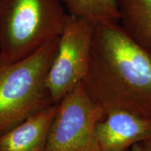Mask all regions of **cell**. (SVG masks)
I'll return each instance as SVG.
<instances>
[{
    "instance_id": "1",
    "label": "cell",
    "mask_w": 151,
    "mask_h": 151,
    "mask_svg": "<svg viewBox=\"0 0 151 151\" xmlns=\"http://www.w3.org/2000/svg\"><path fill=\"white\" fill-rule=\"evenodd\" d=\"M83 83L104 114L123 111L151 121V50L132 39L118 22L94 25Z\"/></svg>"
},
{
    "instance_id": "2",
    "label": "cell",
    "mask_w": 151,
    "mask_h": 151,
    "mask_svg": "<svg viewBox=\"0 0 151 151\" xmlns=\"http://www.w3.org/2000/svg\"><path fill=\"white\" fill-rule=\"evenodd\" d=\"M59 37L27 58L8 62L0 58V135L32 115L54 104L46 79Z\"/></svg>"
},
{
    "instance_id": "3",
    "label": "cell",
    "mask_w": 151,
    "mask_h": 151,
    "mask_svg": "<svg viewBox=\"0 0 151 151\" xmlns=\"http://www.w3.org/2000/svg\"><path fill=\"white\" fill-rule=\"evenodd\" d=\"M65 8L62 0H0V58L20 61L59 37Z\"/></svg>"
},
{
    "instance_id": "4",
    "label": "cell",
    "mask_w": 151,
    "mask_h": 151,
    "mask_svg": "<svg viewBox=\"0 0 151 151\" xmlns=\"http://www.w3.org/2000/svg\"><path fill=\"white\" fill-rule=\"evenodd\" d=\"M46 151H99L96 127L105 114L94 104L83 82L58 103Z\"/></svg>"
},
{
    "instance_id": "5",
    "label": "cell",
    "mask_w": 151,
    "mask_h": 151,
    "mask_svg": "<svg viewBox=\"0 0 151 151\" xmlns=\"http://www.w3.org/2000/svg\"><path fill=\"white\" fill-rule=\"evenodd\" d=\"M94 24L69 14L46 79V88L54 104L83 82L88 71Z\"/></svg>"
},
{
    "instance_id": "6",
    "label": "cell",
    "mask_w": 151,
    "mask_h": 151,
    "mask_svg": "<svg viewBox=\"0 0 151 151\" xmlns=\"http://www.w3.org/2000/svg\"><path fill=\"white\" fill-rule=\"evenodd\" d=\"M96 139L99 151H126L151 141V121L126 111H109L97 124Z\"/></svg>"
},
{
    "instance_id": "7",
    "label": "cell",
    "mask_w": 151,
    "mask_h": 151,
    "mask_svg": "<svg viewBox=\"0 0 151 151\" xmlns=\"http://www.w3.org/2000/svg\"><path fill=\"white\" fill-rule=\"evenodd\" d=\"M58 106H49L0 135V151H46Z\"/></svg>"
},
{
    "instance_id": "8",
    "label": "cell",
    "mask_w": 151,
    "mask_h": 151,
    "mask_svg": "<svg viewBox=\"0 0 151 151\" xmlns=\"http://www.w3.org/2000/svg\"><path fill=\"white\" fill-rule=\"evenodd\" d=\"M120 27L147 49L151 47V0H116Z\"/></svg>"
},
{
    "instance_id": "9",
    "label": "cell",
    "mask_w": 151,
    "mask_h": 151,
    "mask_svg": "<svg viewBox=\"0 0 151 151\" xmlns=\"http://www.w3.org/2000/svg\"><path fill=\"white\" fill-rule=\"evenodd\" d=\"M72 16L86 19L94 25L119 22L116 0H62Z\"/></svg>"
},
{
    "instance_id": "10",
    "label": "cell",
    "mask_w": 151,
    "mask_h": 151,
    "mask_svg": "<svg viewBox=\"0 0 151 151\" xmlns=\"http://www.w3.org/2000/svg\"><path fill=\"white\" fill-rule=\"evenodd\" d=\"M141 146L138 147V151H151V141L139 143Z\"/></svg>"
},
{
    "instance_id": "11",
    "label": "cell",
    "mask_w": 151,
    "mask_h": 151,
    "mask_svg": "<svg viewBox=\"0 0 151 151\" xmlns=\"http://www.w3.org/2000/svg\"><path fill=\"white\" fill-rule=\"evenodd\" d=\"M0 53H1V48H0Z\"/></svg>"
},
{
    "instance_id": "12",
    "label": "cell",
    "mask_w": 151,
    "mask_h": 151,
    "mask_svg": "<svg viewBox=\"0 0 151 151\" xmlns=\"http://www.w3.org/2000/svg\"><path fill=\"white\" fill-rule=\"evenodd\" d=\"M150 50H151V47H150Z\"/></svg>"
}]
</instances>
